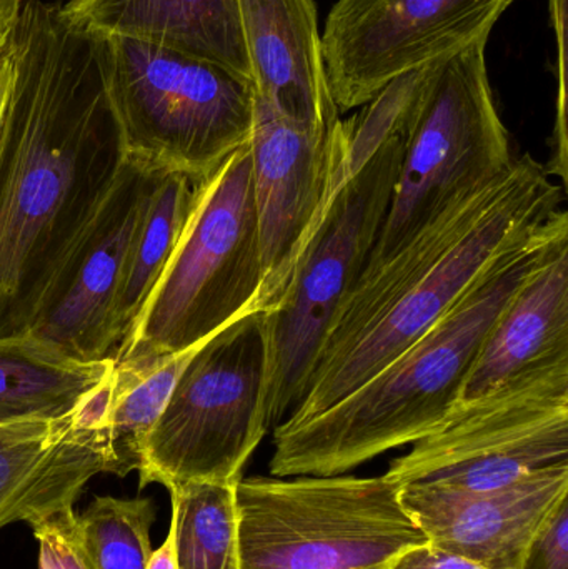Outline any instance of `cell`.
<instances>
[{"label":"cell","instance_id":"cell-19","mask_svg":"<svg viewBox=\"0 0 568 569\" xmlns=\"http://www.w3.org/2000/svg\"><path fill=\"white\" fill-rule=\"evenodd\" d=\"M113 367L116 360L63 357L30 335L0 340V427L70 417L107 383Z\"/></svg>","mask_w":568,"mask_h":569},{"label":"cell","instance_id":"cell-23","mask_svg":"<svg viewBox=\"0 0 568 569\" xmlns=\"http://www.w3.org/2000/svg\"><path fill=\"white\" fill-rule=\"evenodd\" d=\"M156 510L147 498L99 497L79 515L80 530L96 569H147Z\"/></svg>","mask_w":568,"mask_h":569},{"label":"cell","instance_id":"cell-31","mask_svg":"<svg viewBox=\"0 0 568 569\" xmlns=\"http://www.w3.org/2000/svg\"><path fill=\"white\" fill-rule=\"evenodd\" d=\"M16 20L0 19V56H2L3 50H6L7 43H9L10 33H12V27Z\"/></svg>","mask_w":568,"mask_h":569},{"label":"cell","instance_id":"cell-14","mask_svg":"<svg viewBox=\"0 0 568 569\" xmlns=\"http://www.w3.org/2000/svg\"><path fill=\"white\" fill-rule=\"evenodd\" d=\"M567 497L568 465L489 491L400 488V501L427 543L487 569H520L530 541Z\"/></svg>","mask_w":568,"mask_h":569},{"label":"cell","instance_id":"cell-28","mask_svg":"<svg viewBox=\"0 0 568 569\" xmlns=\"http://www.w3.org/2000/svg\"><path fill=\"white\" fill-rule=\"evenodd\" d=\"M13 79V62L10 56L9 43L0 56V119H2L3 109H6L7 99H9L10 87Z\"/></svg>","mask_w":568,"mask_h":569},{"label":"cell","instance_id":"cell-11","mask_svg":"<svg viewBox=\"0 0 568 569\" xmlns=\"http://www.w3.org/2000/svg\"><path fill=\"white\" fill-rule=\"evenodd\" d=\"M516 0H337L322 32L339 112L363 107L417 70L489 40Z\"/></svg>","mask_w":568,"mask_h":569},{"label":"cell","instance_id":"cell-18","mask_svg":"<svg viewBox=\"0 0 568 569\" xmlns=\"http://www.w3.org/2000/svg\"><path fill=\"white\" fill-rule=\"evenodd\" d=\"M62 12L86 32L156 43L252 82L239 0H70Z\"/></svg>","mask_w":568,"mask_h":569},{"label":"cell","instance_id":"cell-9","mask_svg":"<svg viewBox=\"0 0 568 569\" xmlns=\"http://www.w3.org/2000/svg\"><path fill=\"white\" fill-rule=\"evenodd\" d=\"M487 42L437 63L410 127L389 212L360 276L392 259L450 203L512 167L516 157L487 72Z\"/></svg>","mask_w":568,"mask_h":569},{"label":"cell","instance_id":"cell-26","mask_svg":"<svg viewBox=\"0 0 568 569\" xmlns=\"http://www.w3.org/2000/svg\"><path fill=\"white\" fill-rule=\"evenodd\" d=\"M389 569H487L466 558L447 553L430 543L419 545L400 555Z\"/></svg>","mask_w":568,"mask_h":569},{"label":"cell","instance_id":"cell-10","mask_svg":"<svg viewBox=\"0 0 568 569\" xmlns=\"http://www.w3.org/2000/svg\"><path fill=\"white\" fill-rule=\"evenodd\" d=\"M556 465H568V361L457 401L386 475L400 488L489 491Z\"/></svg>","mask_w":568,"mask_h":569},{"label":"cell","instance_id":"cell-21","mask_svg":"<svg viewBox=\"0 0 568 569\" xmlns=\"http://www.w3.org/2000/svg\"><path fill=\"white\" fill-rule=\"evenodd\" d=\"M200 345L160 360L116 363L106 420L112 475L126 478L139 471L147 437Z\"/></svg>","mask_w":568,"mask_h":569},{"label":"cell","instance_id":"cell-12","mask_svg":"<svg viewBox=\"0 0 568 569\" xmlns=\"http://www.w3.org/2000/svg\"><path fill=\"white\" fill-rule=\"evenodd\" d=\"M249 149L266 270L259 310H270L282 298L297 257L339 179L349 126L340 119L327 132H312L256 97Z\"/></svg>","mask_w":568,"mask_h":569},{"label":"cell","instance_id":"cell-5","mask_svg":"<svg viewBox=\"0 0 568 569\" xmlns=\"http://www.w3.org/2000/svg\"><path fill=\"white\" fill-rule=\"evenodd\" d=\"M90 37L123 159L147 172L207 179L249 143L252 82L156 43Z\"/></svg>","mask_w":568,"mask_h":569},{"label":"cell","instance_id":"cell-4","mask_svg":"<svg viewBox=\"0 0 568 569\" xmlns=\"http://www.w3.org/2000/svg\"><path fill=\"white\" fill-rule=\"evenodd\" d=\"M437 63L390 83L347 119L349 150L336 187L310 230L286 291L266 313L270 428L302 400L330 325L379 239L407 139Z\"/></svg>","mask_w":568,"mask_h":569},{"label":"cell","instance_id":"cell-7","mask_svg":"<svg viewBox=\"0 0 568 569\" xmlns=\"http://www.w3.org/2000/svg\"><path fill=\"white\" fill-rule=\"evenodd\" d=\"M240 569H389L427 543L382 477L240 478Z\"/></svg>","mask_w":568,"mask_h":569},{"label":"cell","instance_id":"cell-29","mask_svg":"<svg viewBox=\"0 0 568 569\" xmlns=\"http://www.w3.org/2000/svg\"><path fill=\"white\" fill-rule=\"evenodd\" d=\"M147 569H176V560H173V537L169 531V537L163 541L159 550L152 551L149 568Z\"/></svg>","mask_w":568,"mask_h":569},{"label":"cell","instance_id":"cell-30","mask_svg":"<svg viewBox=\"0 0 568 569\" xmlns=\"http://www.w3.org/2000/svg\"><path fill=\"white\" fill-rule=\"evenodd\" d=\"M27 0H0V19L16 20Z\"/></svg>","mask_w":568,"mask_h":569},{"label":"cell","instance_id":"cell-20","mask_svg":"<svg viewBox=\"0 0 568 569\" xmlns=\"http://www.w3.org/2000/svg\"><path fill=\"white\" fill-rule=\"evenodd\" d=\"M207 179H193L177 172L160 173L157 179L146 212L130 243L112 308L110 333L116 355L139 320L163 270L169 266L199 206Z\"/></svg>","mask_w":568,"mask_h":569},{"label":"cell","instance_id":"cell-15","mask_svg":"<svg viewBox=\"0 0 568 569\" xmlns=\"http://www.w3.org/2000/svg\"><path fill=\"white\" fill-rule=\"evenodd\" d=\"M256 97L312 132L340 120L327 83L313 0H239Z\"/></svg>","mask_w":568,"mask_h":569},{"label":"cell","instance_id":"cell-3","mask_svg":"<svg viewBox=\"0 0 568 569\" xmlns=\"http://www.w3.org/2000/svg\"><path fill=\"white\" fill-rule=\"evenodd\" d=\"M567 237L568 216L496 260L434 327L352 393L316 417L280 421L270 475H343L429 435L459 401L477 351L507 301Z\"/></svg>","mask_w":568,"mask_h":569},{"label":"cell","instance_id":"cell-6","mask_svg":"<svg viewBox=\"0 0 568 569\" xmlns=\"http://www.w3.org/2000/svg\"><path fill=\"white\" fill-rule=\"evenodd\" d=\"M266 270L249 143L207 179L199 206L116 355L142 363L182 353L259 310Z\"/></svg>","mask_w":568,"mask_h":569},{"label":"cell","instance_id":"cell-17","mask_svg":"<svg viewBox=\"0 0 568 569\" xmlns=\"http://www.w3.org/2000/svg\"><path fill=\"white\" fill-rule=\"evenodd\" d=\"M568 361V237L517 288L484 338L459 401Z\"/></svg>","mask_w":568,"mask_h":569},{"label":"cell","instance_id":"cell-22","mask_svg":"<svg viewBox=\"0 0 568 569\" xmlns=\"http://www.w3.org/2000/svg\"><path fill=\"white\" fill-rule=\"evenodd\" d=\"M236 485L187 481L170 488L176 569H240Z\"/></svg>","mask_w":568,"mask_h":569},{"label":"cell","instance_id":"cell-8","mask_svg":"<svg viewBox=\"0 0 568 569\" xmlns=\"http://www.w3.org/2000/svg\"><path fill=\"white\" fill-rule=\"evenodd\" d=\"M266 313L252 310L203 341L143 447L140 488L237 483L270 430Z\"/></svg>","mask_w":568,"mask_h":569},{"label":"cell","instance_id":"cell-1","mask_svg":"<svg viewBox=\"0 0 568 569\" xmlns=\"http://www.w3.org/2000/svg\"><path fill=\"white\" fill-rule=\"evenodd\" d=\"M0 119V340L23 337L123 163L92 37L62 3L27 0Z\"/></svg>","mask_w":568,"mask_h":569},{"label":"cell","instance_id":"cell-16","mask_svg":"<svg viewBox=\"0 0 568 569\" xmlns=\"http://www.w3.org/2000/svg\"><path fill=\"white\" fill-rule=\"evenodd\" d=\"M77 411L0 427V528L73 507L90 478L112 473L106 428L82 423Z\"/></svg>","mask_w":568,"mask_h":569},{"label":"cell","instance_id":"cell-24","mask_svg":"<svg viewBox=\"0 0 568 569\" xmlns=\"http://www.w3.org/2000/svg\"><path fill=\"white\" fill-rule=\"evenodd\" d=\"M29 525L39 543V569H96L73 507L57 508Z\"/></svg>","mask_w":568,"mask_h":569},{"label":"cell","instance_id":"cell-2","mask_svg":"<svg viewBox=\"0 0 568 569\" xmlns=\"http://www.w3.org/2000/svg\"><path fill=\"white\" fill-rule=\"evenodd\" d=\"M564 187L530 153L450 203L340 305L289 421L307 420L366 383L419 340L500 257L568 216Z\"/></svg>","mask_w":568,"mask_h":569},{"label":"cell","instance_id":"cell-27","mask_svg":"<svg viewBox=\"0 0 568 569\" xmlns=\"http://www.w3.org/2000/svg\"><path fill=\"white\" fill-rule=\"evenodd\" d=\"M550 10H552L554 29L557 32V43H559V120L556 127V150L557 156L567 153V133H566V22H567V2L566 0H550Z\"/></svg>","mask_w":568,"mask_h":569},{"label":"cell","instance_id":"cell-25","mask_svg":"<svg viewBox=\"0 0 568 569\" xmlns=\"http://www.w3.org/2000/svg\"><path fill=\"white\" fill-rule=\"evenodd\" d=\"M520 569H568V497L530 541Z\"/></svg>","mask_w":568,"mask_h":569},{"label":"cell","instance_id":"cell-13","mask_svg":"<svg viewBox=\"0 0 568 569\" xmlns=\"http://www.w3.org/2000/svg\"><path fill=\"white\" fill-rule=\"evenodd\" d=\"M160 173L123 159L97 216L67 260L30 337L72 360H113L110 320L123 263Z\"/></svg>","mask_w":568,"mask_h":569}]
</instances>
